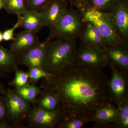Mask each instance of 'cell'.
Listing matches in <instances>:
<instances>
[{"label": "cell", "mask_w": 128, "mask_h": 128, "mask_svg": "<svg viewBox=\"0 0 128 128\" xmlns=\"http://www.w3.org/2000/svg\"><path fill=\"white\" fill-rule=\"evenodd\" d=\"M108 77L102 70L74 63L42 79L41 90L58 98V109L64 118H88L113 102Z\"/></svg>", "instance_id": "1"}, {"label": "cell", "mask_w": 128, "mask_h": 128, "mask_svg": "<svg viewBox=\"0 0 128 128\" xmlns=\"http://www.w3.org/2000/svg\"><path fill=\"white\" fill-rule=\"evenodd\" d=\"M48 46L44 70L54 74L75 63L76 40L55 38Z\"/></svg>", "instance_id": "2"}, {"label": "cell", "mask_w": 128, "mask_h": 128, "mask_svg": "<svg viewBox=\"0 0 128 128\" xmlns=\"http://www.w3.org/2000/svg\"><path fill=\"white\" fill-rule=\"evenodd\" d=\"M85 22L82 12L73 5L70 4L66 12L50 30V35L54 38L76 40L80 38Z\"/></svg>", "instance_id": "3"}, {"label": "cell", "mask_w": 128, "mask_h": 128, "mask_svg": "<svg viewBox=\"0 0 128 128\" xmlns=\"http://www.w3.org/2000/svg\"><path fill=\"white\" fill-rule=\"evenodd\" d=\"M82 13L85 20L93 22L97 26L107 46H128L121 38L107 13L90 8Z\"/></svg>", "instance_id": "4"}, {"label": "cell", "mask_w": 128, "mask_h": 128, "mask_svg": "<svg viewBox=\"0 0 128 128\" xmlns=\"http://www.w3.org/2000/svg\"><path fill=\"white\" fill-rule=\"evenodd\" d=\"M4 95L6 118L12 125L18 127L30 112L31 108L29 102L18 95L16 91L10 89L6 90Z\"/></svg>", "instance_id": "5"}, {"label": "cell", "mask_w": 128, "mask_h": 128, "mask_svg": "<svg viewBox=\"0 0 128 128\" xmlns=\"http://www.w3.org/2000/svg\"><path fill=\"white\" fill-rule=\"evenodd\" d=\"M75 63L78 64L102 70L108 65L104 48L81 43L76 53Z\"/></svg>", "instance_id": "6"}, {"label": "cell", "mask_w": 128, "mask_h": 128, "mask_svg": "<svg viewBox=\"0 0 128 128\" xmlns=\"http://www.w3.org/2000/svg\"><path fill=\"white\" fill-rule=\"evenodd\" d=\"M54 38L50 35L44 42L17 54L18 63L30 67H38L44 70L48 46Z\"/></svg>", "instance_id": "7"}, {"label": "cell", "mask_w": 128, "mask_h": 128, "mask_svg": "<svg viewBox=\"0 0 128 128\" xmlns=\"http://www.w3.org/2000/svg\"><path fill=\"white\" fill-rule=\"evenodd\" d=\"M26 118L30 126L40 128H59L64 119L58 109L49 111L38 106L31 108Z\"/></svg>", "instance_id": "8"}, {"label": "cell", "mask_w": 128, "mask_h": 128, "mask_svg": "<svg viewBox=\"0 0 128 128\" xmlns=\"http://www.w3.org/2000/svg\"><path fill=\"white\" fill-rule=\"evenodd\" d=\"M112 76L109 82V88L112 100L116 103L117 108L123 105L128 98V74L122 72L110 62Z\"/></svg>", "instance_id": "9"}, {"label": "cell", "mask_w": 128, "mask_h": 128, "mask_svg": "<svg viewBox=\"0 0 128 128\" xmlns=\"http://www.w3.org/2000/svg\"><path fill=\"white\" fill-rule=\"evenodd\" d=\"M106 13L121 38L128 44V0H118Z\"/></svg>", "instance_id": "10"}, {"label": "cell", "mask_w": 128, "mask_h": 128, "mask_svg": "<svg viewBox=\"0 0 128 128\" xmlns=\"http://www.w3.org/2000/svg\"><path fill=\"white\" fill-rule=\"evenodd\" d=\"M68 3L63 0H51L40 12L45 26L52 28L58 22L69 7Z\"/></svg>", "instance_id": "11"}, {"label": "cell", "mask_w": 128, "mask_h": 128, "mask_svg": "<svg viewBox=\"0 0 128 128\" xmlns=\"http://www.w3.org/2000/svg\"><path fill=\"white\" fill-rule=\"evenodd\" d=\"M104 49L108 62L113 64L120 71L128 74V46H107Z\"/></svg>", "instance_id": "12"}, {"label": "cell", "mask_w": 128, "mask_h": 128, "mask_svg": "<svg viewBox=\"0 0 128 128\" xmlns=\"http://www.w3.org/2000/svg\"><path fill=\"white\" fill-rule=\"evenodd\" d=\"M79 38L82 43L86 45L103 48L107 46L97 26L93 22L86 20Z\"/></svg>", "instance_id": "13"}, {"label": "cell", "mask_w": 128, "mask_h": 128, "mask_svg": "<svg viewBox=\"0 0 128 128\" xmlns=\"http://www.w3.org/2000/svg\"><path fill=\"white\" fill-rule=\"evenodd\" d=\"M118 114V109L114 105H104L96 110L90 121L95 122L98 127L110 126L117 121Z\"/></svg>", "instance_id": "14"}, {"label": "cell", "mask_w": 128, "mask_h": 128, "mask_svg": "<svg viewBox=\"0 0 128 128\" xmlns=\"http://www.w3.org/2000/svg\"><path fill=\"white\" fill-rule=\"evenodd\" d=\"M36 34L26 30L16 34L10 50L17 54L41 42Z\"/></svg>", "instance_id": "15"}, {"label": "cell", "mask_w": 128, "mask_h": 128, "mask_svg": "<svg viewBox=\"0 0 128 128\" xmlns=\"http://www.w3.org/2000/svg\"><path fill=\"white\" fill-rule=\"evenodd\" d=\"M44 27L40 12L28 10L22 15L20 28L25 30L36 34Z\"/></svg>", "instance_id": "16"}, {"label": "cell", "mask_w": 128, "mask_h": 128, "mask_svg": "<svg viewBox=\"0 0 128 128\" xmlns=\"http://www.w3.org/2000/svg\"><path fill=\"white\" fill-rule=\"evenodd\" d=\"M18 63L16 54L0 45V70L5 72L14 71Z\"/></svg>", "instance_id": "17"}, {"label": "cell", "mask_w": 128, "mask_h": 128, "mask_svg": "<svg viewBox=\"0 0 128 128\" xmlns=\"http://www.w3.org/2000/svg\"><path fill=\"white\" fill-rule=\"evenodd\" d=\"M40 96L37 98V102L38 106L49 111H54L58 109V98L52 93L41 90Z\"/></svg>", "instance_id": "18"}, {"label": "cell", "mask_w": 128, "mask_h": 128, "mask_svg": "<svg viewBox=\"0 0 128 128\" xmlns=\"http://www.w3.org/2000/svg\"><path fill=\"white\" fill-rule=\"evenodd\" d=\"M16 93L30 103H34L41 92L40 88L34 84H28L23 87L16 88Z\"/></svg>", "instance_id": "19"}, {"label": "cell", "mask_w": 128, "mask_h": 128, "mask_svg": "<svg viewBox=\"0 0 128 128\" xmlns=\"http://www.w3.org/2000/svg\"><path fill=\"white\" fill-rule=\"evenodd\" d=\"M4 9L10 14L22 15L28 9L25 0H3Z\"/></svg>", "instance_id": "20"}, {"label": "cell", "mask_w": 128, "mask_h": 128, "mask_svg": "<svg viewBox=\"0 0 128 128\" xmlns=\"http://www.w3.org/2000/svg\"><path fill=\"white\" fill-rule=\"evenodd\" d=\"M118 108V119L115 122L110 126L114 128H128V98L124 102L123 105Z\"/></svg>", "instance_id": "21"}, {"label": "cell", "mask_w": 128, "mask_h": 128, "mask_svg": "<svg viewBox=\"0 0 128 128\" xmlns=\"http://www.w3.org/2000/svg\"><path fill=\"white\" fill-rule=\"evenodd\" d=\"M118 0H89V9L108 13Z\"/></svg>", "instance_id": "22"}, {"label": "cell", "mask_w": 128, "mask_h": 128, "mask_svg": "<svg viewBox=\"0 0 128 128\" xmlns=\"http://www.w3.org/2000/svg\"><path fill=\"white\" fill-rule=\"evenodd\" d=\"M90 121V119L88 118H66L59 128H81Z\"/></svg>", "instance_id": "23"}, {"label": "cell", "mask_w": 128, "mask_h": 128, "mask_svg": "<svg viewBox=\"0 0 128 128\" xmlns=\"http://www.w3.org/2000/svg\"><path fill=\"white\" fill-rule=\"evenodd\" d=\"M14 71L15 72V77L10 82V85L17 88L23 87L28 84L29 77L28 73L19 70L18 66L16 67Z\"/></svg>", "instance_id": "24"}, {"label": "cell", "mask_w": 128, "mask_h": 128, "mask_svg": "<svg viewBox=\"0 0 128 128\" xmlns=\"http://www.w3.org/2000/svg\"><path fill=\"white\" fill-rule=\"evenodd\" d=\"M28 73L29 81L33 84L36 83L41 79L50 76L52 75V74L48 73L43 69L38 67L28 68Z\"/></svg>", "instance_id": "25"}, {"label": "cell", "mask_w": 128, "mask_h": 128, "mask_svg": "<svg viewBox=\"0 0 128 128\" xmlns=\"http://www.w3.org/2000/svg\"><path fill=\"white\" fill-rule=\"evenodd\" d=\"M28 10L40 12L51 1V0H25Z\"/></svg>", "instance_id": "26"}, {"label": "cell", "mask_w": 128, "mask_h": 128, "mask_svg": "<svg viewBox=\"0 0 128 128\" xmlns=\"http://www.w3.org/2000/svg\"><path fill=\"white\" fill-rule=\"evenodd\" d=\"M18 16L17 22L12 28L9 29H6L2 32L3 41H9L10 40L13 41L15 38L14 36V32L16 28H20L21 22H22V15Z\"/></svg>", "instance_id": "27"}, {"label": "cell", "mask_w": 128, "mask_h": 128, "mask_svg": "<svg viewBox=\"0 0 128 128\" xmlns=\"http://www.w3.org/2000/svg\"><path fill=\"white\" fill-rule=\"evenodd\" d=\"M89 0H75L74 6L82 12L89 9Z\"/></svg>", "instance_id": "28"}, {"label": "cell", "mask_w": 128, "mask_h": 128, "mask_svg": "<svg viewBox=\"0 0 128 128\" xmlns=\"http://www.w3.org/2000/svg\"><path fill=\"white\" fill-rule=\"evenodd\" d=\"M6 118V112L4 99L0 98V122L4 121Z\"/></svg>", "instance_id": "29"}, {"label": "cell", "mask_w": 128, "mask_h": 128, "mask_svg": "<svg viewBox=\"0 0 128 128\" xmlns=\"http://www.w3.org/2000/svg\"><path fill=\"white\" fill-rule=\"evenodd\" d=\"M6 92V90H5L3 86L0 84V95L1 94H4Z\"/></svg>", "instance_id": "30"}, {"label": "cell", "mask_w": 128, "mask_h": 128, "mask_svg": "<svg viewBox=\"0 0 128 128\" xmlns=\"http://www.w3.org/2000/svg\"><path fill=\"white\" fill-rule=\"evenodd\" d=\"M63 0L68 2V3H70V4L73 5V6L74 4L75 0Z\"/></svg>", "instance_id": "31"}, {"label": "cell", "mask_w": 128, "mask_h": 128, "mask_svg": "<svg viewBox=\"0 0 128 128\" xmlns=\"http://www.w3.org/2000/svg\"><path fill=\"white\" fill-rule=\"evenodd\" d=\"M3 9H4V1L0 0V11Z\"/></svg>", "instance_id": "32"}, {"label": "cell", "mask_w": 128, "mask_h": 128, "mask_svg": "<svg viewBox=\"0 0 128 128\" xmlns=\"http://www.w3.org/2000/svg\"><path fill=\"white\" fill-rule=\"evenodd\" d=\"M3 41V35H2V32L0 31V43Z\"/></svg>", "instance_id": "33"}, {"label": "cell", "mask_w": 128, "mask_h": 128, "mask_svg": "<svg viewBox=\"0 0 128 128\" xmlns=\"http://www.w3.org/2000/svg\"><path fill=\"white\" fill-rule=\"evenodd\" d=\"M2 76V74L1 73H0V76Z\"/></svg>", "instance_id": "34"}]
</instances>
